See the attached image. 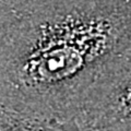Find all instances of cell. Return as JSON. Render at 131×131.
Masks as SVG:
<instances>
[{"mask_svg": "<svg viewBox=\"0 0 131 131\" xmlns=\"http://www.w3.org/2000/svg\"><path fill=\"white\" fill-rule=\"evenodd\" d=\"M131 62V0H0V106L72 127L93 90Z\"/></svg>", "mask_w": 131, "mask_h": 131, "instance_id": "6da1fadb", "label": "cell"}, {"mask_svg": "<svg viewBox=\"0 0 131 131\" xmlns=\"http://www.w3.org/2000/svg\"><path fill=\"white\" fill-rule=\"evenodd\" d=\"M73 131H131V62L93 90L72 124Z\"/></svg>", "mask_w": 131, "mask_h": 131, "instance_id": "7a4b0ae2", "label": "cell"}, {"mask_svg": "<svg viewBox=\"0 0 131 131\" xmlns=\"http://www.w3.org/2000/svg\"><path fill=\"white\" fill-rule=\"evenodd\" d=\"M0 131H72L67 128L52 126L30 119L0 106Z\"/></svg>", "mask_w": 131, "mask_h": 131, "instance_id": "3957f363", "label": "cell"}, {"mask_svg": "<svg viewBox=\"0 0 131 131\" xmlns=\"http://www.w3.org/2000/svg\"><path fill=\"white\" fill-rule=\"evenodd\" d=\"M84 131H105V130H98V129H91V130H84Z\"/></svg>", "mask_w": 131, "mask_h": 131, "instance_id": "277c9868", "label": "cell"}]
</instances>
